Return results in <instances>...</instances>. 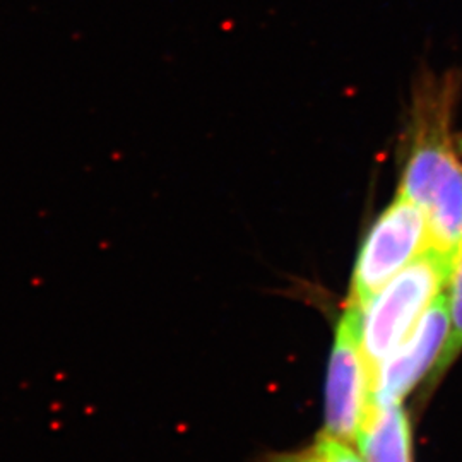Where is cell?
<instances>
[{
	"label": "cell",
	"instance_id": "5b68a950",
	"mask_svg": "<svg viewBox=\"0 0 462 462\" xmlns=\"http://www.w3.org/2000/svg\"><path fill=\"white\" fill-rule=\"evenodd\" d=\"M450 330L446 293L437 298L410 336L375 368L374 402H402L429 374H437Z\"/></svg>",
	"mask_w": 462,
	"mask_h": 462
},
{
	"label": "cell",
	"instance_id": "6da1fadb",
	"mask_svg": "<svg viewBox=\"0 0 462 462\" xmlns=\"http://www.w3.org/2000/svg\"><path fill=\"white\" fill-rule=\"evenodd\" d=\"M452 103L450 81L418 89L399 194L427 216L431 247L454 259L462 244V162L450 127Z\"/></svg>",
	"mask_w": 462,
	"mask_h": 462
},
{
	"label": "cell",
	"instance_id": "277c9868",
	"mask_svg": "<svg viewBox=\"0 0 462 462\" xmlns=\"http://www.w3.org/2000/svg\"><path fill=\"white\" fill-rule=\"evenodd\" d=\"M362 309L345 303L336 326L326 379V433L351 444L374 404V372L366 362Z\"/></svg>",
	"mask_w": 462,
	"mask_h": 462
},
{
	"label": "cell",
	"instance_id": "3957f363",
	"mask_svg": "<svg viewBox=\"0 0 462 462\" xmlns=\"http://www.w3.org/2000/svg\"><path fill=\"white\" fill-rule=\"evenodd\" d=\"M431 247L425 213L401 194L382 211L365 236L353 271L347 303H365Z\"/></svg>",
	"mask_w": 462,
	"mask_h": 462
},
{
	"label": "cell",
	"instance_id": "52a82bcc",
	"mask_svg": "<svg viewBox=\"0 0 462 462\" xmlns=\"http://www.w3.org/2000/svg\"><path fill=\"white\" fill-rule=\"evenodd\" d=\"M446 291L450 330H448V339L437 368V374H442L448 364L457 358L462 349V244L454 257Z\"/></svg>",
	"mask_w": 462,
	"mask_h": 462
},
{
	"label": "cell",
	"instance_id": "7a4b0ae2",
	"mask_svg": "<svg viewBox=\"0 0 462 462\" xmlns=\"http://www.w3.org/2000/svg\"><path fill=\"white\" fill-rule=\"evenodd\" d=\"M452 263V257L430 247L365 303L360 336L372 372L410 336L431 303L446 291Z\"/></svg>",
	"mask_w": 462,
	"mask_h": 462
},
{
	"label": "cell",
	"instance_id": "8992f818",
	"mask_svg": "<svg viewBox=\"0 0 462 462\" xmlns=\"http://www.w3.org/2000/svg\"><path fill=\"white\" fill-rule=\"evenodd\" d=\"M356 444L365 462H413L411 429L402 404L374 402Z\"/></svg>",
	"mask_w": 462,
	"mask_h": 462
},
{
	"label": "cell",
	"instance_id": "ba28073f",
	"mask_svg": "<svg viewBox=\"0 0 462 462\" xmlns=\"http://www.w3.org/2000/svg\"><path fill=\"white\" fill-rule=\"evenodd\" d=\"M269 462H365L347 442L330 437L326 431L310 446L295 452H284Z\"/></svg>",
	"mask_w": 462,
	"mask_h": 462
}]
</instances>
